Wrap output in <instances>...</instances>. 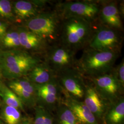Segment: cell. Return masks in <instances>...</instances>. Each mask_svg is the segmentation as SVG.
<instances>
[{
  "mask_svg": "<svg viewBox=\"0 0 124 124\" xmlns=\"http://www.w3.org/2000/svg\"><path fill=\"white\" fill-rule=\"evenodd\" d=\"M119 51H101L85 48L77 60L75 68L84 77H97L110 72L120 57Z\"/></svg>",
  "mask_w": 124,
  "mask_h": 124,
  "instance_id": "obj_1",
  "label": "cell"
},
{
  "mask_svg": "<svg viewBox=\"0 0 124 124\" xmlns=\"http://www.w3.org/2000/svg\"><path fill=\"white\" fill-rule=\"evenodd\" d=\"M94 24L80 18H62L58 42L76 52L84 50L92 36Z\"/></svg>",
  "mask_w": 124,
  "mask_h": 124,
  "instance_id": "obj_2",
  "label": "cell"
},
{
  "mask_svg": "<svg viewBox=\"0 0 124 124\" xmlns=\"http://www.w3.org/2000/svg\"><path fill=\"white\" fill-rule=\"evenodd\" d=\"M41 62L40 58L24 50L6 51L2 53L0 72L7 79H19L26 76L33 68Z\"/></svg>",
  "mask_w": 124,
  "mask_h": 124,
  "instance_id": "obj_3",
  "label": "cell"
},
{
  "mask_svg": "<svg viewBox=\"0 0 124 124\" xmlns=\"http://www.w3.org/2000/svg\"><path fill=\"white\" fill-rule=\"evenodd\" d=\"M62 18L56 10L40 13L24 22V26L49 45L58 42Z\"/></svg>",
  "mask_w": 124,
  "mask_h": 124,
  "instance_id": "obj_4",
  "label": "cell"
},
{
  "mask_svg": "<svg viewBox=\"0 0 124 124\" xmlns=\"http://www.w3.org/2000/svg\"><path fill=\"white\" fill-rule=\"evenodd\" d=\"M100 8V1L85 0L58 2L54 9L62 18H80L95 24L98 22Z\"/></svg>",
  "mask_w": 124,
  "mask_h": 124,
  "instance_id": "obj_5",
  "label": "cell"
},
{
  "mask_svg": "<svg viewBox=\"0 0 124 124\" xmlns=\"http://www.w3.org/2000/svg\"><path fill=\"white\" fill-rule=\"evenodd\" d=\"M121 32L97 23L94 24L92 36L85 48L120 52L123 40Z\"/></svg>",
  "mask_w": 124,
  "mask_h": 124,
  "instance_id": "obj_6",
  "label": "cell"
},
{
  "mask_svg": "<svg viewBox=\"0 0 124 124\" xmlns=\"http://www.w3.org/2000/svg\"><path fill=\"white\" fill-rule=\"evenodd\" d=\"M76 52L56 43L50 45L45 53L44 62L53 70L56 75L63 71L75 67Z\"/></svg>",
  "mask_w": 124,
  "mask_h": 124,
  "instance_id": "obj_7",
  "label": "cell"
},
{
  "mask_svg": "<svg viewBox=\"0 0 124 124\" xmlns=\"http://www.w3.org/2000/svg\"><path fill=\"white\" fill-rule=\"evenodd\" d=\"M56 77L69 97L76 100L84 98L86 87L83 81L85 77L75 68L61 72Z\"/></svg>",
  "mask_w": 124,
  "mask_h": 124,
  "instance_id": "obj_8",
  "label": "cell"
},
{
  "mask_svg": "<svg viewBox=\"0 0 124 124\" xmlns=\"http://www.w3.org/2000/svg\"><path fill=\"white\" fill-rule=\"evenodd\" d=\"M115 1H100L98 23L118 31H123L122 5Z\"/></svg>",
  "mask_w": 124,
  "mask_h": 124,
  "instance_id": "obj_9",
  "label": "cell"
},
{
  "mask_svg": "<svg viewBox=\"0 0 124 124\" xmlns=\"http://www.w3.org/2000/svg\"><path fill=\"white\" fill-rule=\"evenodd\" d=\"M88 79L92 81L93 86L104 100L116 99L122 90L113 70L109 73Z\"/></svg>",
  "mask_w": 124,
  "mask_h": 124,
  "instance_id": "obj_10",
  "label": "cell"
},
{
  "mask_svg": "<svg viewBox=\"0 0 124 124\" xmlns=\"http://www.w3.org/2000/svg\"><path fill=\"white\" fill-rule=\"evenodd\" d=\"M17 31L21 47L25 50L24 51H40L45 53L50 46L39 36L24 27H19Z\"/></svg>",
  "mask_w": 124,
  "mask_h": 124,
  "instance_id": "obj_11",
  "label": "cell"
},
{
  "mask_svg": "<svg viewBox=\"0 0 124 124\" xmlns=\"http://www.w3.org/2000/svg\"><path fill=\"white\" fill-rule=\"evenodd\" d=\"M44 2L23 0L15 1L12 5L13 15L18 20L25 22L40 13L38 7L42 6Z\"/></svg>",
  "mask_w": 124,
  "mask_h": 124,
  "instance_id": "obj_12",
  "label": "cell"
},
{
  "mask_svg": "<svg viewBox=\"0 0 124 124\" xmlns=\"http://www.w3.org/2000/svg\"><path fill=\"white\" fill-rule=\"evenodd\" d=\"M65 105L73 112L78 122L81 124H98L95 115L84 102L68 96Z\"/></svg>",
  "mask_w": 124,
  "mask_h": 124,
  "instance_id": "obj_13",
  "label": "cell"
},
{
  "mask_svg": "<svg viewBox=\"0 0 124 124\" xmlns=\"http://www.w3.org/2000/svg\"><path fill=\"white\" fill-rule=\"evenodd\" d=\"M26 77L34 84L40 85L50 82L56 77V75L46 62L42 61L33 68Z\"/></svg>",
  "mask_w": 124,
  "mask_h": 124,
  "instance_id": "obj_14",
  "label": "cell"
},
{
  "mask_svg": "<svg viewBox=\"0 0 124 124\" xmlns=\"http://www.w3.org/2000/svg\"><path fill=\"white\" fill-rule=\"evenodd\" d=\"M84 102L94 115L100 117L104 109L103 99L93 85H86Z\"/></svg>",
  "mask_w": 124,
  "mask_h": 124,
  "instance_id": "obj_15",
  "label": "cell"
},
{
  "mask_svg": "<svg viewBox=\"0 0 124 124\" xmlns=\"http://www.w3.org/2000/svg\"><path fill=\"white\" fill-rule=\"evenodd\" d=\"M0 96L7 106L17 109L23 108L22 101L10 89L0 83Z\"/></svg>",
  "mask_w": 124,
  "mask_h": 124,
  "instance_id": "obj_16",
  "label": "cell"
},
{
  "mask_svg": "<svg viewBox=\"0 0 124 124\" xmlns=\"http://www.w3.org/2000/svg\"><path fill=\"white\" fill-rule=\"evenodd\" d=\"M124 118V98H121L112 108L107 115V121L110 124H120Z\"/></svg>",
  "mask_w": 124,
  "mask_h": 124,
  "instance_id": "obj_17",
  "label": "cell"
},
{
  "mask_svg": "<svg viewBox=\"0 0 124 124\" xmlns=\"http://www.w3.org/2000/svg\"><path fill=\"white\" fill-rule=\"evenodd\" d=\"M9 88L13 91L14 90H21L26 91L32 95L36 94L35 85L31 83L26 78L22 79H15L9 84Z\"/></svg>",
  "mask_w": 124,
  "mask_h": 124,
  "instance_id": "obj_18",
  "label": "cell"
},
{
  "mask_svg": "<svg viewBox=\"0 0 124 124\" xmlns=\"http://www.w3.org/2000/svg\"><path fill=\"white\" fill-rule=\"evenodd\" d=\"M1 42L5 47L18 49L21 48L18 31L7 32Z\"/></svg>",
  "mask_w": 124,
  "mask_h": 124,
  "instance_id": "obj_19",
  "label": "cell"
},
{
  "mask_svg": "<svg viewBox=\"0 0 124 124\" xmlns=\"http://www.w3.org/2000/svg\"><path fill=\"white\" fill-rule=\"evenodd\" d=\"M4 118L8 124H18L21 118V115L18 109L7 106L4 109Z\"/></svg>",
  "mask_w": 124,
  "mask_h": 124,
  "instance_id": "obj_20",
  "label": "cell"
},
{
  "mask_svg": "<svg viewBox=\"0 0 124 124\" xmlns=\"http://www.w3.org/2000/svg\"><path fill=\"white\" fill-rule=\"evenodd\" d=\"M59 124H78L75 116L66 106L62 108L60 115H59Z\"/></svg>",
  "mask_w": 124,
  "mask_h": 124,
  "instance_id": "obj_21",
  "label": "cell"
},
{
  "mask_svg": "<svg viewBox=\"0 0 124 124\" xmlns=\"http://www.w3.org/2000/svg\"><path fill=\"white\" fill-rule=\"evenodd\" d=\"M36 92L38 98L47 104H53L58 100V93L46 92L36 89Z\"/></svg>",
  "mask_w": 124,
  "mask_h": 124,
  "instance_id": "obj_22",
  "label": "cell"
},
{
  "mask_svg": "<svg viewBox=\"0 0 124 124\" xmlns=\"http://www.w3.org/2000/svg\"><path fill=\"white\" fill-rule=\"evenodd\" d=\"M14 17L12 5L8 0H0V17L11 18Z\"/></svg>",
  "mask_w": 124,
  "mask_h": 124,
  "instance_id": "obj_23",
  "label": "cell"
},
{
  "mask_svg": "<svg viewBox=\"0 0 124 124\" xmlns=\"http://www.w3.org/2000/svg\"><path fill=\"white\" fill-rule=\"evenodd\" d=\"M113 72L118 80L121 88H123L124 86V58L118 65L115 66Z\"/></svg>",
  "mask_w": 124,
  "mask_h": 124,
  "instance_id": "obj_24",
  "label": "cell"
},
{
  "mask_svg": "<svg viewBox=\"0 0 124 124\" xmlns=\"http://www.w3.org/2000/svg\"><path fill=\"white\" fill-rule=\"evenodd\" d=\"M22 101L25 102H31L34 99L35 95H32L26 91L21 90H14L13 91Z\"/></svg>",
  "mask_w": 124,
  "mask_h": 124,
  "instance_id": "obj_25",
  "label": "cell"
},
{
  "mask_svg": "<svg viewBox=\"0 0 124 124\" xmlns=\"http://www.w3.org/2000/svg\"><path fill=\"white\" fill-rule=\"evenodd\" d=\"M43 109L42 108H38L36 113L35 124H45L43 116Z\"/></svg>",
  "mask_w": 124,
  "mask_h": 124,
  "instance_id": "obj_26",
  "label": "cell"
},
{
  "mask_svg": "<svg viewBox=\"0 0 124 124\" xmlns=\"http://www.w3.org/2000/svg\"><path fill=\"white\" fill-rule=\"evenodd\" d=\"M8 25L6 23L0 21V42L1 41L7 32Z\"/></svg>",
  "mask_w": 124,
  "mask_h": 124,
  "instance_id": "obj_27",
  "label": "cell"
},
{
  "mask_svg": "<svg viewBox=\"0 0 124 124\" xmlns=\"http://www.w3.org/2000/svg\"><path fill=\"white\" fill-rule=\"evenodd\" d=\"M43 116L45 124H53V119L49 114L43 109Z\"/></svg>",
  "mask_w": 124,
  "mask_h": 124,
  "instance_id": "obj_28",
  "label": "cell"
},
{
  "mask_svg": "<svg viewBox=\"0 0 124 124\" xmlns=\"http://www.w3.org/2000/svg\"><path fill=\"white\" fill-rule=\"evenodd\" d=\"M2 57V53H1V52L0 51V62H1V61Z\"/></svg>",
  "mask_w": 124,
  "mask_h": 124,
  "instance_id": "obj_29",
  "label": "cell"
},
{
  "mask_svg": "<svg viewBox=\"0 0 124 124\" xmlns=\"http://www.w3.org/2000/svg\"></svg>",
  "mask_w": 124,
  "mask_h": 124,
  "instance_id": "obj_30",
  "label": "cell"
}]
</instances>
